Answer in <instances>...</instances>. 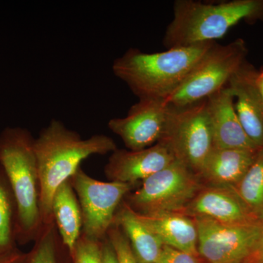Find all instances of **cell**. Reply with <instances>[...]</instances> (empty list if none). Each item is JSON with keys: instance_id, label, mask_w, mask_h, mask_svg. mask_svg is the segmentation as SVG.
Returning a JSON list of instances; mask_svg holds the SVG:
<instances>
[{"instance_id": "obj_9", "label": "cell", "mask_w": 263, "mask_h": 263, "mask_svg": "<svg viewBox=\"0 0 263 263\" xmlns=\"http://www.w3.org/2000/svg\"><path fill=\"white\" fill-rule=\"evenodd\" d=\"M198 233L199 255L209 263H245L256 257L261 220L224 224L208 218L193 217Z\"/></svg>"}, {"instance_id": "obj_6", "label": "cell", "mask_w": 263, "mask_h": 263, "mask_svg": "<svg viewBox=\"0 0 263 263\" xmlns=\"http://www.w3.org/2000/svg\"><path fill=\"white\" fill-rule=\"evenodd\" d=\"M198 175L176 160L152 175L131 194L129 206L143 215L165 212H183L202 186Z\"/></svg>"}, {"instance_id": "obj_7", "label": "cell", "mask_w": 263, "mask_h": 263, "mask_svg": "<svg viewBox=\"0 0 263 263\" xmlns=\"http://www.w3.org/2000/svg\"><path fill=\"white\" fill-rule=\"evenodd\" d=\"M171 108L167 129L160 141L168 146L176 160L199 176L214 148L207 99L183 108Z\"/></svg>"}, {"instance_id": "obj_28", "label": "cell", "mask_w": 263, "mask_h": 263, "mask_svg": "<svg viewBox=\"0 0 263 263\" xmlns=\"http://www.w3.org/2000/svg\"><path fill=\"white\" fill-rule=\"evenodd\" d=\"M256 84H257V88L259 93L263 100V70L262 72L257 73V77H256Z\"/></svg>"}, {"instance_id": "obj_16", "label": "cell", "mask_w": 263, "mask_h": 263, "mask_svg": "<svg viewBox=\"0 0 263 263\" xmlns=\"http://www.w3.org/2000/svg\"><path fill=\"white\" fill-rule=\"evenodd\" d=\"M140 216L164 245L198 257V233L193 217L183 212Z\"/></svg>"}, {"instance_id": "obj_5", "label": "cell", "mask_w": 263, "mask_h": 263, "mask_svg": "<svg viewBox=\"0 0 263 263\" xmlns=\"http://www.w3.org/2000/svg\"><path fill=\"white\" fill-rule=\"evenodd\" d=\"M247 48L242 40L227 45L214 43L197 62L181 86L164 103L183 108L201 101L226 87L245 63Z\"/></svg>"}, {"instance_id": "obj_19", "label": "cell", "mask_w": 263, "mask_h": 263, "mask_svg": "<svg viewBox=\"0 0 263 263\" xmlns=\"http://www.w3.org/2000/svg\"><path fill=\"white\" fill-rule=\"evenodd\" d=\"M232 189L256 217L263 218V147L243 179Z\"/></svg>"}, {"instance_id": "obj_4", "label": "cell", "mask_w": 263, "mask_h": 263, "mask_svg": "<svg viewBox=\"0 0 263 263\" xmlns=\"http://www.w3.org/2000/svg\"><path fill=\"white\" fill-rule=\"evenodd\" d=\"M263 14V2L235 0L219 4L176 0L174 18L167 26L163 45L167 49L215 42L240 21Z\"/></svg>"}, {"instance_id": "obj_24", "label": "cell", "mask_w": 263, "mask_h": 263, "mask_svg": "<svg viewBox=\"0 0 263 263\" xmlns=\"http://www.w3.org/2000/svg\"><path fill=\"white\" fill-rule=\"evenodd\" d=\"M155 263H202L197 256L164 245Z\"/></svg>"}, {"instance_id": "obj_22", "label": "cell", "mask_w": 263, "mask_h": 263, "mask_svg": "<svg viewBox=\"0 0 263 263\" xmlns=\"http://www.w3.org/2000/svg\"><path fill=\"white\" fill-rule=\"evenodd\" d=\"M103 240H96L81 235L73 252L74 263H104Z\"/></svg>"}, {"instance_id": "obj_26", "label": "cell", "mask_w": 263, "mask_h": 263, "mask_svg": "<svg viewBox=\"0 0 263 263\" xmlns=\"http://www.w3.org/2000/svg\"><path fill=\"white\" fill-rule=\"evenodd\" d=\"M261 220V234L259 237L258 247H257V254H256V258L261 259L263 261V218Z\"/></svg>"}, {"instance_id": "obj_11", "label": "cell", "mask_w": 263, "mask_h": 263, "mask_svg": "<svg viewBox=\"0 0 263 263\" xmlns=\"http://www.w3.org/2000/svg\"><path fill=\"white\" fill-rule=\"evenodd\" d=\"M176 160L163 142L138 151L116 149L109 157L104 172L110 181L137 184Z\"/></svg>"}, {"instance_id": "obj_17", "label": "cell", "mask_w": 263, "mask_h": 263, "mask_svg": "<svg viewBox=\"0 0 263 263\" xmlns=\"http://www.w3.org/2000/svg\"><path fill=\"white\" fill-rule=\"evenodd\" d=\"M114 224L127 237L138 262H155L163 248V243L127 202L121 203Z\"/></svg>"}, {"instance_id": "obj_1", "label": "cell", "mask_w": 263, "mask_h": 263, "mask_svg": "<svg viewBox=\"0 0 263 263\" xmlns=\"http://www.w3.org/2000/svg\"><path fill=\"white\" fill-rule=\"evenodd\" d=\"M40 181V209L43 224L53 221L52 202L57 189L76 174L83 161L93 155H105L117 149L105 135L83 138L78 132L51 119L34 138Z\"/></svg>"}, {"instance_id": "obj_2", "label": "cell", "mask_w": 263, "mask_h": 263, "mask_svg": "<svg viewBox=\"0 0 263 263\" xmlns=\"http://www.w3.org/2000/svg\"><path fill=\"white\" fill-rule=\"evenodd\" d=\"M214 43L169 48L153 53L129 48L115 60L112 70L138 98L164 100L181 86Z\"/></svg>"}, {"instance_id": "obj_20", "label": "cell", "mask_w": 263, "mask_h": 263, "mask_svg": "<svg viewBox=\"0 0 263 263\" xmlns=\"http://www.w3.org/2000/svg\"><path fill=\"white\" fill-rule=\"evenodd\" d=\"M16 206L11 189L0 171V255L12 253L16 238Z\"/></svg>"}, {"instance_id": "obj_23", "label": "cell", "mask_w": 263, "mask_h": 263, "mask_svg": "<svg viewBox=\"0 0 263 263\" xmlns=\"http://www.w3.org/2000/svg\"><path fill=\"white\" fill-rule=\"evenodd\" d=\"M106 238L115 252L117 263H139L133 254L127 237L119 227L114 224L109 229Z\"/></svg>"}, {"instance_id": "obj_12", "label": "cell", "mask_w": 263, "mask_h": 263, "mask_svg": "<svg viewBox=\"0 0 263 263\" xmlns=\"http://www.w3.org/2000/svg\"><path fill=\"white\" fill-rule=\"evenodd\" d=\"M257 72L243 64L227 87L234 98L235 112L249 140L263 147V100L256 84Z\"/></svg>"}, {"instance_id": "obj_3", "label": "cell", "mask_w": 263, "mask_h": 263, "mask_svg": "<svg viewBox=\"0 0 263 263\" xmlns=\"http://www.w3.org/2000/svg\"><path fill=\"white\" fill-rule=\"evenodd\" d=\"M34 138L26 128L8 127L0 133V165L16 206L15 238L34 239L43 227Z\"/></svg>"}, {"instance_id": "obj_21", "label": "cell", "mask_w": 263, "mask_h": 263, "mask_svg": "<svg viewBox=\"0 0 263 263\" xmlns=\"http://www.w3.org/2000/svg\"><path fill=\"white\" fill-rule=\"evenodd\" d=\"M27 263H59L60 235L54 221L43 224Z\"/></svg>"}, {"instance_id": "obj_29", "label": "cell", "mask_w": 263, "mask_h": 263, "mask_svg": "<svg viewBox=\"0 0 263 263\" xmlns=\"http://www.w3.org/2000/svg\"><path fill=\"white\" fill-rule=\"evenodd\" d=\"M202 263H203V262H202Z\"/></svg>"}, {"instance_id": "obj_18", "label": "cell", "mask_w": 263, "mask_h": 263, "mask_svg": "<svg viewBox=\"0 0 263 263\" xmlns=\"http://www.w3.org/2000/svg\"><path fill=\"white\" fill-rule=\"evenodd\" d=\"M52 217L62 245L70 254L83 232L82 214L70 180L57 189L52 202Z\"/></svg>"}, {"instance_id": "obj_8", "label": "cell", "mask_w": 263, "mask_h": 263, "mask_svg": "<svg viewBox=\"0 0 263 263\" xmlns=\"http://www.w3.org/2000/svg\"><path fill=\"white\" fill-rule=\"evenodd\" d=\"M70 181L80 204L82 234L93 240L105 239L114 224L123 198L136 184L99 181L81 168L71 178Z\"/></svg>"}, {"instance_id": "obj_14", "label": "cell", "mask_w": 263, "mask_h": 263, "mask_svg": "<svg viewBox=\"0 0 263 263\" xmlns=\"http://www.w3.org/2000/svg\"><path fill=\"white\" fill-rule=\"evenodd\" d=\"M206 99L214 148L259 149L243 130L235 112L234 98L227 86Z\"/></svg>"}, {"instance_id": "obj_27", "label": "cell", "mask_w": 263, "mask_h": 263, "mask_svg": "<svg viewBox=\"0 0 263 263\" xmlns=\"http://www.w3.org/2000/svg\"><path fill=\"white\" fill-rule=\"evenodd\" d=\"M23 256L17 255V254H10L8 257H5L3 262L1 263H24Z\"/></svg>"}, {"instance_id": "obj_15", "label": "cell", "mask_w": 263, "mask_h": 263, "mask_svg": "<svg viewBox=\"0 0 263 263\" xmlns=\"http://www.w3.org/2000/svg\"><path fill=\"white\" fill-rule=\"evenodd\" d=\"M258 150L214 148L199 176L214 186L234 187L253 163Z\"/></svg>"}, {"instance_id": "obj_10", "label": "cell", "mask_w": 263, "mask_h": 263, "mask_svg": "<svg viewBox=\"0 0 263 263\" xmlns=\"http://www.w3.org/2000/svg\"><path fill=\"white\" fill-rule=\"evenodd\" d=\"M172 108L158 99H139L127 115L110 119L108 127L128 150L144 149L163 138Z\"/></svg>"}, {"instance_id": "obj_25", "label": "cell", "mask_w": 263, "mask_h": 263, "mask_svg": "<svg viewBox=\"0 0 263 263\" xmlns=\"http://www.w3.org/2000/svg\"><path fill=\"white\" fill-rule=\"evenodd\" d=\"M103 253L104 263H117L115 252L107 238L103 242Z\"/></svg>"}, {"instance_id": "obj_13", "label": "cell", "mask_w": 263, "mask_h": 263, "mask_svg": "<svg viewBox=\"0 0 263 263\" xmlns=\"http://www.w3.org/2000/svg\"><path fill=\"white\" fill-rule=\"evenodd\" d=\"M192 217H203L224 223L241 224L260 220L252 214L232 188L202 189L185 209Z\"/></svg>"}]
</instances>
